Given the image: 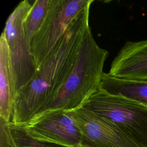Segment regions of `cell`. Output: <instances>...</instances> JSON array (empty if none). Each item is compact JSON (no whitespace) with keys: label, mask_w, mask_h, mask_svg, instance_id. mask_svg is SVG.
Returning a JSON list of instances; mask_svg holds the SVG:
<instances>
[{"label":"cell","mask_w":147,"mask_h":147,"mask_svg":"<svg viewBox=\"0 0 147 147\" xmlns=\"http://www.w3.org/2000/svg\"><path fill=\"white\" fill-rule=\"evenodd\" d=\"M52 0H36L24 21V30L30 43L40 28L49 10Z\"/></svg>","instance_id":"cell-11"},{"label":"cell","mask_w":147,"mask_h":147,"mask_svg":"<svg viewBox=\"0 0 147 147\" xmlns=\"http://www.w3.org/2000/svg\"><path fill=\"white\" fill-rule=\"evenodd\" d=\"M17 147H68L59 144L36 140L28 135L19 126L8 123Z\"/></svg>","instance_id":"cell-12"},{"label":"cell","mask_w":147,"mask_h":147,"mask_svg":"<svg viewBox=\"0 0 147 147\" xmlns=\"http://www.w3.org/2000/svg\"><path fill=\"white\" fill-rule=\"evenodd\" d=\"M20 126L31 138L68 147H81L83 135L75 121L63 109H49Z\"/></svg>","instance_id":"cell-6"},{"label":"cell","mask_w":147,"mask_h":147,"mask_svg":"<svg viewBox=\"0 0 147 147\" xmlns=\"http://www.w3.org/2000/svg\"><path fill=\"white\" fill-rule=\"evenodd\" d=\"M81 147H93V146H91L90 145H89L88 144H87V142L84 141L83 140V142H82V145Z\"/></svg>","instance_id":"cell-14"},{"label":"cell","mask_w":147,"mask_h":147,"mask_svg":"<svg viewBox=\"0 0 147 147\" xmlns=\"http://www.w3.org/2000/svg\"><path fill=\"white\" fill-rule=\"evenodd\" d=\"M32 3L28 0L21 1L8 17L3 30L9 49L13 100L17 92L31 80L37 71L30 43L24 30V21Z\"/></svg>","instance_id":"cell-4"},{"label":"cell","mask_w":147,"mask_h":147,"mask_svg":"<svg viewBox=\"0 0 147 147\" xmlns=\"http://www.w3.org/2000/svg\"><path fill=\"white\" fill-rule=\"evenodd\" d=\"M67 111L81 131L83 141L93 147H146L131 140L113 122L83 106Z\"/></svg>","instance_id":"cell-7"},{"label":"cell","mask_w":147,"mask_h":147,"mask_svg":"<svg viewBox=\"0 0 147 147\" xmlns=\"http://www.w3.org/2000/svg\"><path fill=\"white\" fill-rule=\"evenodd\" d=\"M82 106L113 122L131 140L147 147V107L101 88Z\"/></svg>","instance_id":"cell-3"},{"label":"cell","mask_w":147,"mask_h":147,"mask_svg":"<svg viewBox=\"0 0 147 147\" xmlns=\"http://www.w3.org/2000/svg\"><path fill=\"white\" fill-rule=\"evenodd\" d=\"M13 103V81L8 45L5 33L0 38V118L10 122Z\"/></svg>","instance_id":"cell-10"},{"label":"cell","mask_w":147,"mask_h":147,"mask_svg":"<svg viewBox=\"0 0 147 147\" xmlns=\"http://www.w3.org/2000/svg\"><path fill=\"white\" fill-rule=\"evenodd\" d=\"M100 88L110 94L121 95L147 107V80L115 78L105 72Z\"/></svg>","instance_id":"cell-9"},{"label":"cell","mask_w":147,"mask_h":147,"mask_svg":"<svg viewBox=\"0 0 147 147\" xmlns=\"http://www.w3.org/2000/svg\"><path fill=\"white\" fill-rule=\"evenodd\" d=\"M109 52L100 47L89 26L82 38L77 56L66 81L47 107L70 111L82 107L100 89L103 66Z\"/></svg>","instance_id":"cell-2"},{"label":"cell","mask_w":147,"mask_h":147,"mask_svg":"<svg viewBox=\"0 0 147 147\" xmlns=\"http://www.w3.org/2000/svg\"><path fill=\"white\" fill-rule=\"evenodd\" d=\"M0 147H17L8 122L0 118Z\"/></svg>","instance_id":"cell-13"},{"label":"cell","mask_w":147,"mask_h":147,"mask_svg":"<svg viewBox=\"0 0 147 147\" xmlns=\"http://www.w3.org/2000/svg\"><path fill=\"white\" fill-rule=\"evenodd\" d=\"M94 2V0H52L47 16L30 42L37 69L71 22L89 3Z\"/></svg>","instance_id":"cell-5"},{"label":"cell","mask_w":147,"mask_h":147,"mask_svg":"<svg viewBox=\"0 0 147 147\" xmlns=\"http://www.w3.org/2000/svg\"><path fill=\"white\" fill-rule=\"evenodd\" d=\"M89 3L68 26L31 80L16 94L10 123L21 126L46 110L63 86L75 63L89 25Z\"/></svg>","instance_id":"cell-1"},{"label":"cell","mask_w":147,"mask_h":147,"mask_svg":"<svg viewBox=\"0 0 147 147\" xmlns=\"http://www.w3.org/2000/svg\"><path fill=\"white\" fill-rule=\"evenodd\" d=\"M111 76L147 80V39L126 41L113 60Z\"/></svg>","instance_id":"cell-8"}]
</instances>
